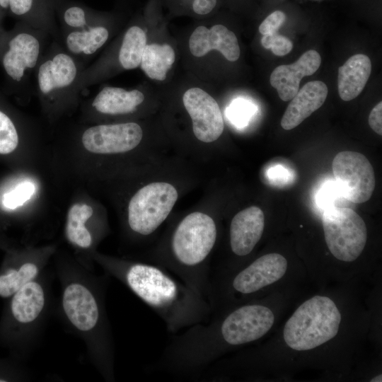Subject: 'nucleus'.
<instances>
[{
	"label": "nucleus",
	"mask_w": 382,
	"mask_h": 382,
	"mask_svg": "<svg viewBox=\"0 0 382 382\" xmlns=\"http://www.w3.org/2000/svg\"><path fill=\"white\" fill-rule=\"evenodd\" d=\"M60 284L53 315L84 344L87 358L108 382L116 380L115 345L106 309L110 276L97 274L78 261L58 258L54 268Z\"/></svg>",
	"instance_id": "1"
},
{
	"label": "nucleus",
	"mask_w": 382,
	"mask_h": 382,
	"mask_svg": "<svg viewBox=\"0 0 382 382\" xmlns=\"http://www.w3.org/2000/svg\"><path fill=\"white\" fill-rule=\"evenodd\" d=\"M103 271L125 285L177 334L193 325L208 321V301L164 267L102 255L94 257Z\"/></svg>",
	"instance_id": "2"
},
{
	"label": "nucleus",
	"mask_w": 382,
	"mask_h": 382,
	"mask_svg": "<svg viewBox=\"0 0 382 382\" xmlns=\"http://www.w3.org/2000/svg\"><path fill=\"white\" fill-rule=\"evenodd\" d=\"M54 270L38 277L6 299L0 318V347L8 357L26 363L40 346L53 316Z\"/></svg>",
	"instance_id": "3"
},
{
	"label": "nucleus",
	"mask_w": 382,
	"mask_h": 382,
	"mask_svg": "<svg viewBox=\"0 0 382 382\" xmlns=\"http://www.w3.org/2000/svg\"><path fill=\"white\" fill-rule=\"evenodd\" d=\"M216 238V225L210 216L199 212L189 214L175 228L168 251L160 261V266L208 302L211 294L208 259Z\"/></svg>",
	"instance_id": "4"
},
{
	"label": "nucleus",
	"mask_w": 382,
	"mask_h": 382,
	"mask_svg": "<svg viewBox=\"0 0 382 382\" xmlns=\"http://www.w3.org/2000/svg\"><path fill=\"white\" fill-rule=\"evenodd\" d=\"M161 4V0H149L143 13L132 18L98 59L83 69L78 82L79 91L122 71L139 67L148 30Z\"/></svg>",
	"instance_id": "5"
},
{
	"label": "nucleus",
	"mask_w": 382,
	"mask_h": 382,
	"mask_svg": "<svg viewBox=\"0 0 382 382\" xmlns=\"http://www.w3.org/2000/svg\"><path fill=\"white\" fill-rule=\"evenodd\" d=\"M86 66L66 51L59 40L53 39L33 74L35 89L42 103L54 109L76 100L78 82Z\"/></svg>",
	"instance_id": "6"
},
{
	"label": "nucleus",
	"mask_w": 382,
	"mask_h": 382,
	"mask_svg": "<svg viewBox=\"0 0 382 382\" xmlns=\"http://www.w3.org/2000/svg\"><path fill=\"white\" fill-rule=\"evenodd\" d=\"M340 322L341 314L334 301L315 296L303 302L287 320L284 339L293 349L310 350L333 338Z\"/></svg>",
	"instance_id": "7"
},
{
	"label": "nucleus",
	"mask_w": 382,
	"mask_h": 382,
	"mask_svg": "<svg viewBox=\"0 0 382 382\" xmlns=\"http://www.w3.org/2000/svg\"><path fill=\"white\" fill-rule=\"evenodd\" d=\"M50 35L21 21L4 37L0 60L14 89L28 94L32 89L31 76L46 51Z\"/></svg>",
	"instance_id": "8"
},
{
	"label": "nucleus",
	"mask_w": 382,
	"mask_h": 382,
	"mask_svg": "<svg viewBox=\"0 0 382 382\" xmlns=\"http://www.w3.org/2000/svg\"><path fill=\"white\" fill-rule=\"evenodd\" d=\"M322 223L325 243L335 258L352 262L361 255L367 240V228L353 209L328 207L323 210Z\"/></svg>",
	"instance_id": "9"
},
{
	"label": "nucleus",
	"mask_w": 382,
	"mask_h": 382,
	"mask_svg": "<svg viewBox=\"0 0 382 382\" xmlns=\"http://www.w3.org/2000/svg\"><path fill=\"white\" fill-rule=\"evenodd\" d=\"M178 197L176 189L167 183H152L141 188L128 205L129 229L141 236L153 233L168 217Z\"/></svg>",
	"instance_id": "10"
},
{
	"label": "nucleus",
	"mask_w": 382,
	"mask_h": 382,
	"mask_svg": "<svg viewBox=\"0 0 382 382\" xmlns=\"http://www.w3.org/2000/svg\"><path fill=\"white\" fill-rule=\"evenodd\" d=\"M335 183L341 195L353 203L368 201L374 190L372 165L361 153L343 151L336 154L332 163Z\"/></svg>",
	"instance_id": "11"
},
{
	"label": "nucleus",
	"mask_w": 382,
	"mask_h": 382,
	"mask_svg": "<svg viewBox=\"0 0 382 382\" xmlns=\"http://www.w3.org/2000/svg\"><path fill=\"white\" fill-rule=\"evenodd\" d=\"M212 16L198 20L192 28L187 41V52L197 62L212 52H219L228 62H236L241 48L236 34Z\"/></svg>",
	"instance_id": "12"
},
{
	"label": "nucleus",
	"mask_w": 382,
	"mask_h": 382,
	"mask_svg": "<svg viewBox=\"0 0 382 382\" xmlns=\"http://www.w3.org/2000/svg\"><path fill=\"white\" fill-rule=\"evenodd\" d=\"M122 14L110 11L103 20L79 30L61 29L60 42L69 54L86 66L103 47H104L124 23Z\"/></svg>",
	"instance_id": "13"
},
{
	"label": "nucleus",
	"mask_w": 382,
	"mask_h": 382,
	"mask_svg": "<svg viewBox=\"0 0 382 382\" xmlns=\"http://www.w3.org/2000/svg\"><path fill=\"white\" fill-rule=\"evenodd\" d=\"M183 88L182 103L190 117L195 137L204 143L217 140L224 129L217 101L199 86L190 85Z\"/></svg>",
	"instance_id": "14"
},
{
	"label": "nucleus",
	"mask_w": 382,
	"mask_h": 382,
	"mask_svg": "<svg viewBox=\"0 0 382 382\" xmlns=\"http://www.w3.org/2000/svg\"><path fill=\"white\" fill-rule=\"evenodd\" d=\"M143 138V129L137 122L100 124L83 130V147L98 154L125 153L136 148Z\"/></svg>",
	"instance_id": "15"
},
{
	"label": "nucleus",
	"mask_w": 382,
	"mask_h": 382,
	"mask_svg": "<svg viewBox=\"0 0 382 382\" xmlns=\"http://www.w3.org/2000/svg\"><path fill=\"white\" fill-rule=\"evenodd\" d=\"M48 250L29 251L13 254L0 267V297L6 299L46 268Z\"/></svg>",
	"instance_id": "16"
},
{
	"label": "nucleus",
	"mask_w": 382,
	"mask_h": 382,
	"mask_svg": "<svg viewBox=\"0 0 382 382\" xmlns=\"http://www.w3.org/2000/svg\"><path fill=\"white\" fill-rule=\"evenodd\" d=\"M287 260L279 253L264 255L239 271L230 282V289L241 295L254 294L278 281L285 274Z\"/></svg>",
	"instance_id": "17"
},
{
	"label": "nucleus",
	"mask_w": 382,
	"mask_h": 382,
	"mask_svg": "<svg viewBox=\"0 0 382 382\" xmlns=\"http://www.w3.org/2000/svg\"><path fill=\"white\" fill-rule=\"evenodd\" d=\"M146 88L131 89L105 86L91 100L92 112L104 116H125L134 114L146 101Z\"/></svg>",
	"instance_id": "18"
},
{
	"label": "nucleus",
	"mask_w": 382,
	"mask_h": 382,
	"mask_svg": "<svg viewBox=\"0 0 382 382\" xmlns=\"http://www.w3.org/2000/svg\"><path fill=\"white\" fill-rule=\"evenodd\" d=\"M265 228L262 210L252 206L238 212L232 219L230 230V247L232 253L244 257L250 254L260 240Z\"/></svg>",
	"instance_id": "19"
},
{
	"label": "nucleus",
	"mask_w": 382,
	"mask_h": 382,
	"mask_svg": "<svg viewBox=\"0 0 382 382\" xmlns=\"http://www.w3.org/2000/svg\"><path fill=\"white\" fill-rule=\"evenodd\" d=\"M320 64L319 53L314 50H308L294 63L277 66L270 75V83L281 100H291L299 90L301 79L313 74Z\"/></svg>",
	"instance_id": "20"
},
{
	"label": "nucleus",
	"mask_w": 382,
	"mask_h": 382,
	"mask_svg": "<svg viewBox=\"0 0 382 382\" xmlns=\"http://www.w3.org/2000/svg\"><path fill=\"white\" fill-rule=\"evenodd\" d=\"M328 93L326 84L320 81L306 83L291 100L281 120V126L290 130L299 125L324 103Z\"/></svg>",
	"instance_id": "21"
},
{
	"label": "nucleus",
	"mask_w": 382,
	"mask_h": 382,
	"mask_svg": "<svg viewBox=\"0 0 382 382\" xmlns=\"http://www.w3.org/2000/svg\"><path fill=\"white\" fill-rule=\"evenodd\" d=\"M8 9L21 21L47 32L53 39L60 41L54 0H9Z\"/></svg>",
	"instance_id": "22"
},
{
	"label": "nucleus",
	"mask_w": 382,
	"mask_h": 382,
	"mask_svg": "<svg viewBox=\"0 0 382 382\" xmlns=\"http://www.w3.org/2000/svg\"><path fill=\"white\" fill-rule=\"evenodd\" d=\"M371 72L368 56L357 54L339 67L337 88L340 98L349 101L357 98L365 87Z\"/></svg>",
	"instance_id": "23"
},
{
	"label": "nucleus",
	"mask_w": 382,
	"mask_h": 382,
	"mask_svg": "<svg viewBox=\"0 0 382 382\" xmlns=\"http://www.w3.org/2000/svg\"><path fill=\"white\" fill-rule=\"evenodd\" d=\"M175 61L176 51L171 43L148 39L139 67L149 79L165 82Z\"/></svg>",
	"instance_id": "24"
},
{
	"label": "nucleus",
	"mask_w": 382,
	"mask_h": 382,
	"mask_svg": "<svg viewBox=\"0 0 382 382\" xmlns=\"http://www.w3.org/2000/svg\"><path fill=\"white\" fill-rule=\"evenodd\" d=\"M93 214L92 207L86 204H75L68 212L65 237L71 245L82 251H88L94 245V237L87 226Z\"/></svg>",
	"instance_id": "25"
},
{
	"label": "nucleus",
	"mask_w": 382,
	"mask_h": 382,
	"mask_svg": "<svg viewBox=\"0 0 382 382\" xmlns=\"http://www.w3.org/2000/svg\"><path fill=\"white\" fill-rule=\"evenodd\" d=\"M172 16H190L197 20L215 14L222 0H161Z\"/></svg>",
	"instance_id": "26"
},
{
	"label": "nucleus",
	"mask_w": 382,
	"mask_h": 382,
	"mask_svg": "<svg viewBox=\"0 0 382 382\" xmlns=\"http://www.w3.org/2000/svg\"><path fill=\"white\" fill-rule=\"evenodd\" d=\"M33 374L25 363L10 357L0 358V382L29 381Z\"/></svg>",
	"instance_id": "27"
},
{
	"label": "nucleus",
	"mask_w": 382,
	"mask_h": 382,
	"mask_svg": "<svg viewBox=\"0 0 382 382\" xmlns=\"http://www.w3.org/2000/svg\"><path fill=\"white\" fill-rule=\"evenodd\" d=\"M18 141V132L14 122L0 110V154H8L13 151Z\"/></svg>",
	"instance_id": "28"
},
{
	"label": "nucleus",
	"mask_w": 382,
	"mask_h": 382,
	"mask_svg": "<svg viewBox=\"0 0 382 382\" xmlns=\"http://www.w3.org/2000/svg\"><path fill=\"white\" fill-rule=\"evenodd\" d=\"M35 192V186L33 183L23 182L10 192L4 194L2 204L7 209H16L30 199Z\"/></svg>",
	"instance_id": "29"
},
{
	"label": "nucleus",
	"mask_w": 382,
	"mask_h": 382,
	"mask_svg": "<svg viewBox=\"0 0 382 382\" xmlns=\"http://www.w3.org/2000/svg\"><path fill=\"white\" fill-rule=\"evenodd\" d=\"M260 42L264 48L271 50L274 55L279 57L289 54L293 48V42L277 33L262 35Z\"/></svg>",
	"instance_id": "30"
},
{
	"label": "nucleus",
	"mask_w": 382,
	"mask_h": 382,
	"mask_svg": "<svg viewBox=\"0 0 382 382\" xmlns=\"http://www.w3.org/2000/svg\"><path fill=\"white\" fill-rule=\"evenodd\" d=\"M342 197L335 181L327 182L319 190L317 197L318 204L323 210L335 206L337 199Z\"/></svg>",
	"instance_id": "31"
},
{
	"label": "nucleus",
	"mask_w": 382,
	"mask_h": 382,
	"mask_svg": "<svg viewBox=\"0 0 382 382\" xmlns=\"http://www.w3.org/2000/svg\"><path fill=\"white\" fill-rule=\"evenodd\" d=\"M286 19V13L277 9L270 13L260 24L258 30L262 35L277 33Z\"/></svg>",
	"instance_id": "32"
},
{
	"label": "nucleus",
	"mask_w": 382,
	"mask_h": 382,
	"mask_svg": "<svg viewBox=\"0 0 382 382\" xmlns=\"http://www.w3.org/2000/svg\"><path fill=\"white\" fill-rule=\"evenodd\" d=\"M382 102H379L371 111L369 116L370 127L378 134H382Z\"/></svg>",
	"instance_id": "33"
},
{
	"label": "nucleus",
	"mask_w": 382,
	"mask_h": 382,
	"mask_svg": "<svg viewBox=\"0 0 382 382\" xmlns=\"http://www.w3.org/2000/svg\"><path fill=\"white\" fill-rule=\"evenodd\" d=\"M246 110V107H239L237 111L236 110L234 112V115L238 117V120H243V117H245L248 115Z\"/></svg>",
	"instance_id": "34"
},
{
	"label": "nucleus",
	"mask_w": 382,
	"mask_h": 382,
	"mask_svg": "<svg viewBox=\"0 0 382 382\" xmlns=\"http://www.w3.org/2000/svg\"><path fill=\"white\" fill-rule=\"evenodd\" d=\"M9 8V0H0V10H6Z\"/></svg>",
	"instance_id": "35"
},
{
	"label": "nucleus",
	"mask_w": 382,
	"mask_h": 382,
	"mask_svg": "<svg viewBox=\"0 0 382 382\" xmlns=\"http://www.w3.org/2000/svg\"><path fill=\"white\" fill-rule=\"evenodd\" d=\"M371 382H381L382 381V375L380 374V375H378L376 376V377L373 378L371 380Z\"/></svg>",
	"instance_id": "36"
}]
</instances>
